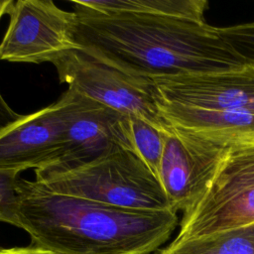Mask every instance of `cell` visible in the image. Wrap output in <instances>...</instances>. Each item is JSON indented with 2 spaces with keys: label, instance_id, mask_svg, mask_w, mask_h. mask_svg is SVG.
<instances>
[{
  "label": "cell",
  "instance_id": "obj_1",
  "mask_svg": "<svg viewBox=\"0 0 254 254\" xmlns=\"http://www.w3.org/2000/svg\"><path fill=\"white\" fill-rule=\"evenodd\" d=\"M75 45L125 71L150 78L247 64L205 19L156 13H100L69 1Z\"/></svg>",
  "mask_w": 254,
  "mask_h": 254
},
{
  "label": "cell",
  "instance_id": "obj_2",
  "mask_svg": "<svg viewBox=\"0 0 254 254\" xmlns=\"http://www.w3.org/2000/svg\"><path fill=\"white\" fill-rule=\"evenodd\" d=\"M17 190L15 226L55 254H149L179 222L172 209L112 206L54 192L37 181L18 179Z\"/></svg>",
  "mask_w": 254,
  "mask_h": 254
},
{
  "label": "cell",
  "instance_id": "obj_3",
  "mask_svg": "<svg viewBox=\"0 0 254 254\" xmlns=\"http://www.w3.org/2000/svg\"><path fill=\"white\" fill-rule=\"evenodd\" d=\"M35 174V181L57 193L128 209H172L160 181L133 150L119 149L75 168H40Z\"/></svg>",
  "mask_w": 254,
  "mask_h": 254
},
{
  "label": "cell",
  "instance_id": "obj_4",
  "mask_svg": "<svg viewBox=\"0 0 254 254\" xmlns=\"http://www.w3.org/2000/svg\"><path fill=\"white\" fill-rule=\"evenodd\" d=\"M52 64L68 89L164 132L170 130L158 108L152 78L125 71L78 47L64 52Z\"/></svg>",
  "mask_w": 254,
  "mask_h": 254
},
{
  "label": "cell",
  "instance_id": "obj_5",
  "mask_svg": "<svg viewBox=\"0 0 254 254\" xmlns=\"http://www.w3.org/2000/svg\"><path fill=\"white\" fill-rule=\"evenodd\" d=\"M254 223V146L230 147L203 195L186 212L175 239Z\"/></svg>",
  "mask_w": 254,
  "mask_h": 254
},
{
  "label": "cell",
  "instance_id": "obj_6",
  "mask_svg": "<svg viewBox=\"0 0 254 254\" xmlns=\"http://www.w3.org/2000/svg\"><path fill=\"white\" fill-rule=\"evenodd\" d=\"M8 29L0 43V61L52 63L77 48L72 32L75 15L50 0H18L11 7Z\"/></svg>",
  "mask_w": 254,
  "mask_h": 254
},
{
  "label": "cell",
  "instance_id": "obj_7",
  "mask_svg": "<svg viewBox=\"0 0 254 254\" xmlns=\"http://www.w3.org/2000/svg\"><path fill=\"white\" fill-rule=\"evenodd\" d=\"M228 150L171 126L165 134L158 178L174 211H188L203 195Z\"/></svg>",
  "mask_w": 254,
  "mask_h": 254
},
{
  "label": "cell",
  "instance_id": "obj_8",
  "mask_svg": "<svg viewBox=\"0 0 254 254\" xmlns=\"http://www.w3.org/2000/svg\"><path fill=\"white\" fill-rule=\"evenodd\" d=\"M74 92L66 89L49 106L21 119L0 132V169H40L60 158Z\"/></svg>",
  "mask_w": 254,
  "mask_h": 254
},
{
  "label": "cell",
  "instance_id": "obj_9",
  "mask_svg": "<svg viewBox=\"0 0 254 254\" xmlns=\"http://www.w3.org/2000/svg\"><path fill=\"white\" fill-rule=\"evenodd\" d=\"M119 149L135 151L130 117L74 92L61 156L47 167L75 168Z\"/></svg>",
  "mask_w": 254,
  "mask_h": 254
},
{
  "label": "cell",
  "instance_id": "obj_10",
  "mask_svg": "<svg viewBox=\"0 0 254 254\" xmlns=\"http://www.w3.org/2000/svg\"><path fill=\"white\" fill-rule=\"evenodd\" d=\"M156 100L203 110L254 114V64L152 78Z\"/></svg>",
  "mask_w": 254,
  "mask_h": 254
},
{
  "label": "cell",
  "instance_id": "obj_11",
  "mask_svg": "<svg viewBox=\"0 0 254 254\" xmlns=\"http://www.w3.org/2000/svg\"><path fill=\"white\" fill-rule=\"evenodd\" d=\"M156 101L162 117L173 127L227 148L254 146V114L203 110Z\"/></svg>",
  "mask_w": 254,
  "mask_h": 254
},
{
  "label": "cell",
  "instance_id": "obj_12",
  "mask_svg": "<svg viewBox=\"0 0 254 254\" xmlns=\"http://www.w3.org/2000/svg\"><path fill=\"white\" fill-rule=\"evenodd\" d=\"M159 254H254V223L186 239H174Z\"/></svg>",
  "mask_w": 254,
  "mask_h": 254
},
{
  "label": "cell",
  "instance_id": "obj_13",
  "mask_svg": "<svg viewBox=\"0 0 254 254\" xmlns=\"http://www.w3.org/2000/svg\"><path fill=\"white\" fill-rule=\"evenodd\" d=\"M78 5L100 13H156L205 19L206 0H75Z\"/></svg>",
  "mask_w": 254,
  "mask_h": 254
},
{
  "label": "cell",
  "instance_id": "obj_14",
  "mask_svg": "<svg viewBox=\"0 0 254 254\" xmlns=\"http://www.w3.org/2000/svg\"><path fill=\"white\" fill-rule=\"evenodd\" d=\"M130 127L136 153L158 178L166 132L136 116L130 117Z\"/></svg>",
  "mask_w": 254,
  "mask_h": 254
},
{
  "label": "cell",
  "instance_id": "obj_15",
  "mask_svg": "<svg viewBox=\"0 0 254 254\" xmlns=\"http://www.w3.org/2000/svg\"><path fill=\"white\" fill-rule=\"evenodd\" d=\"M218 32L236 54L254 64V21L218 28Z\"/></svg>",
  "mask_w": 254,
  "mask_h": 254
},
{
  "label": "cell",
  "instance_id": "obj_16",
  "mask_svg": "<svg viewBox=\"0 0 254 254\" xmlns=\"http://www.w3.org/2000/svg\"><path fill=\"white\" fill-rule=\"evenodd\" d=\"M18 169H0V221L15 226L18 199Z\"/></svg>",
  "mask_w": 254,
  "mask_h": 254
},
{
  "label": "cell",
  "instance_id": "obj_17",
  "mask_svg": "<svg viewBox=\"0 0 254 254\" xmlns=\"http://www.w3.org/2000/svg\"><path fill=\"white\" fill-rule=\"evenodd\" d=\"M23 115L15 112L4 99L0 91V132L21 119Z\"/></svg>",
  "mask_w": 254,
  "mask_h": 254
},
{
  "label": "cell",
  "instance_id": "obj_18",
  "mask_svg": "<svg viewBox=\"0 0 254 254\" xmlns=\"http://www.w3.org/2000/svg\"><path fill=\"white\" fill-rule=\"evenodd\" d=\"M0 254H55L35 245L27 247H14V248H0Z\"/></svg>",
  "mask_w": 254,
  "mask_h": 254
},
{
  "label": "cell",
  "instance_id": "obj_19",
  "mask_svg": "<svg viewBox=\"0 0 254 254\" xmlns=\"http://www.w3.org/2000/svg\"><path fill=\"white\" fill-rule=\"evenodd\" d=\"M14 2V0H0V19L4 14L9 13Z\"/></svg>",
  "mask_w": 254,
  "mask_h": 254
}]
</instances>
